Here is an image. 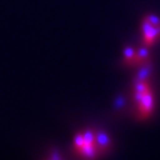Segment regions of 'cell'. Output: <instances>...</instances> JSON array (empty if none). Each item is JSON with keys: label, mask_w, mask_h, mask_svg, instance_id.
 <instances>
[{"label": "cell", "mask_w": 160, "mask_h": 160, "mask_svg": "<svg viewBox=\"0 0 160 160\" xmlns=\"http://www.w3.org/2000/svg\"><path fill=\"white\" fill-rule=\"evenodd\" d=\"M142 29L143 30L144 40L147 45L152 44L153 41L160 35V26H153L147 18L143 20Z\"/></svg>", "instance_id": "6da1fadb"}, {"label": "cell", "mask_w": 160, "mask_h": 160, "mask_svg": "<svg viewBox=\"0 0 160 160\" xmlns=\"http://www.w3.org/2000/svg\"><path fill=\"white\" fill-rule=\"evenodd\" d=\"M141 112L144 117H147L150 113L151 109L153 108V95L150 92H147L144 93L142 99L139 102Z\"/></svg>", "instance_id": "7a4b0ae2"}, {"label": "cell", "mask_w": 160, "mask_h": 160, "mask_svg": "<svg viewBox=\"0 0 160 160\" xmlns=\"http://www.w3.org/2000/svg\"><path fill=\"white\" fill-rule=\"evenodd\" d=\"M109 136L107 135V133L100 132L95 135V145H97L98 147L101 149H106L109 146Z\"/></svg>", "instance_id": "3957f363"}, {"label": "cell", "mask_w": 160, "mask_h": 160, "mask_svg": "<svg viewBox=\"0 0 160 160\" xmlns=\"http://www.w3.org/2000/svg\"><path fill=\"white\" fill-rule=\"evenodd\" d=\"M95 149H96V147H95V143H94V144H91V145H84L79 149V151L84 157L88 158H91L94 157Z\"/></svg>", "instance_id": "277c9868"}, {"label": "cell", "mask_w": 160, "mask_h": 160, "mask_svg": "<svg viewBox=\"0 0 160 160\" xmlns=\"http://www.w3.org/2000/svg\"><path fill=\"white\" fill-rule=\"evenodd\" d=\"M150 72H151V67L149 65L144 66L143 68L139 70L136 79L139 82H145V80L147 79L150 75Z\"/></svg>", "instance_id": "5b68a950"}, {"label": "cell", "mask_w": 160, "mask_h": 160, "mask_svg": "<svg viewBox=\"0 0 160 160\" xmlns=\"http://www.w3.org/2000/svg\"><path fill=\"white\" fill-rule=\"evenodd\" d=\"M124 54L127 62H132L134 60L136 61V52L132 47H130V46L126 47L124 51Z\"/></svg>", "instance_id": "8992f818"}, {"label": "cell", "mask_w": 160, "mask_h": 160, "mask_svg": "<svg viewBox=\"0 0 160 160\" xmlns=\"http://www.w3.org/2000/svg\"><path fill=\"white\" fill-rule=\"evenodd\" d=\"M83 136L85 140V145H91L95 143V135L92 131H86Z\"/></svg>", "instance_id": "52a82bcc"}, {"label": "cell", "mask_w": 160, "mask_h": 160, "mask_svg": "<svg viewBox=\"0 0 160 160\" xmlns=\"http://www.w3.org/2000/svg\"><path fill=\"white\" fill-rule=\"evenodd\" d=\"M149 57V51L147 48H140L139 51L136 52V61L138 62H142Z\"/></svg>", "instance_id": "ba28073f"}, {"label": "cell", "mask_w": 160, "mask_h": 160, "mask_svg": "<svg viewBox=\"0 0 160 160\" xmlns=\"http://www.w3.org/2000/svg\"><path fill=\"white\" fill-rule=\"evenodd\" d=\"M135 92H136L146 93L147 92H149L148 84L145 83V82H139V81H137V83L135 85Z\"/></svg>", "instance_id": "9c48e42d"}, {"label": "cell", "mask_w": 160, "mask_h": 160, "mask_svg": "<svg viewBox=\"0 0 160 160\" xmlns=\"http://www.w3.org/2000/svg\"><path fill=\"white\" fill-rule=\"evenodd\" d=\"M85 145V140H84V136L82 134H78L75 137V146L77 147V149L79 150L83 146Z\"/></svg>", "instance_id": "30bf717a"}, {"label": "cell", "mask_w": 160, "mask_h": 160, "mask_svg": "<svg viewBox=\"0 0 160 160\" xmlns=\"http://www.w3.org/2000/svg\"><path fill=\"white\" fill-rule=\"evenodd\" d=\"M147 19L153 26H160V19L158 16L151 14V15L147 16Z\"/></svg>", "instance_id": "8fae6325"}]
</instances>
